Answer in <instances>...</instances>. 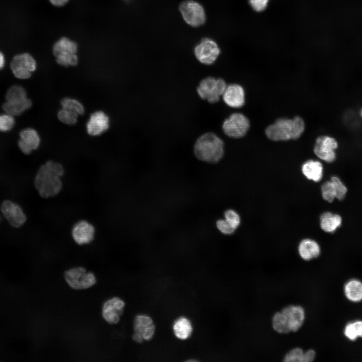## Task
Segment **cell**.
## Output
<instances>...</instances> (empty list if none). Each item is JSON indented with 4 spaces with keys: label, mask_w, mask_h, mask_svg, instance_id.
<instances>
[{
    "label": "cell",
    "mask_w": 362,
    "mask_h": 362,
    "mask_svg": "<svg viewBox=\"0 0 362 362\" xmlns=\"http://www.w3.org/2000/svg\"><path fill=\"white\" fill-rule=\"evenodd\" d=\"M62 165L52 160L46 161L38 168L34 178V186L39 195L48 199L58 195L62 188Z\"/></svg>",
    "instance_id": "obj_1"
},
{
    "label": "cell",
    "mask_w": 362,
    "mask_h": 362,
    "mask_svg": "<svg viewBox=\"0 0 362 362\" xmlns=\"http://www.w3.org/2000/svg\"><path fill=\"white\" fill-rule=\"evenodd\" d=\"M194 154L200 160L217 163L223 156L224 142L215 133L207 132L196 140L194 146Z\"/></svg>",
    "instance_id": "obj_2"
},
{
    "label": "cell",
    "mask_w": 362,
    "mask_h": 362,
    "mask_svg": "<svg viewBox=\"0 0 362 362\" xmlns=\"http://www.w3.org/2000/svg\"><path fill=\"white\" fill-rule=\"evenodd\" d=\"M304 129V122L299 116L292 119L280 118L266 128L265 134L273 141H286L299 138Z\"/></svg>",
    "instance_id": "obj_3"
},
{
    "label": "cell",
    "mask_w": 362,
    "mask_h": 362,
    "mask_svg": "<svg viewBox=\"0 0 362 362\" xmlns=\"http://www.w3.org/2000/svg\"><path fill=\"white\" fill-rule=\"evenodd\" d=\"M5 99L3 109L6 113L14 116L21 115L32 105L25 89L20 85L11 86L6 93Z\"/></svg>",
    "instance_id": "obj_4"
},
{
    "label": "cell",
    "mask_w": 362,
    "mask_h": 362,
    "mask_svg": "<svg viewBox=\"0 0 362 362\" xmlns=\"http://www.w3.org/2000/svg\"><path fill=\"white\" fill-rule=\"evenodd\" d=\"M77 42L70 38L63 36L53 44L52 53L56 62L63 66H74L78 62Z\"/></svg>",
    "instance_id": "obj_5"
},
{
    "label": "cell",
    "mask_w": 362,
    "mask_h": 362,
    "mask_svg": "<svg viewBox=\"0 0 362 362\" xmlns=\"http://www.w3.org/2000/svg\"><path fill=\"white\" fill-rule=\"evenodd\" d=\"M64 279L67 285L72 289L83 290L96 285L97 280L95 274L83 266H74L64 273Z\"/></svg>",
    "instance_id": "obj_6"
},
{
    "label": "cell",
    "mask_w": 362,
    "mask_h": 362,
    "mask_svg": "<svg viewBox=\"0 0 362 362\" xmlns=\"http://www.w3.org/2000/svg\"><path fill=\"white\" fill-rule=\"evenodd\" d=\"M0 214L9 225L14 229L22 227L27 222V216L17 202L6 199L0 204Z\"/></svg>",
    "instance_id": "obj_7"
},
{
    "label": "cell",
    "mask_w": 362,
    "mask_h": 362,
    "mask_svg": "<svg viewBox=\"0 0 362 362\" xmlns=\"http://www.w3.org/2000/svg\"><path fill=\"white\" fill-rule=\"evenodd\" d=\"M226 86L223 79L208 76L200 81L197 90L201 99L210 103H215L220 100Z\"/></svg>",
    "instance_id": "obj_8"
},
{
    "label": "cell",
    "mask_w": 362,
    "mask_h": 362,
    "mask_svg": "<svg viewBox=\"0 0 362 362\" xmlns=\"http://www.w3.org/2000/svg\"><path fill=\"white\" fill-rule=\"evenodd\" d=\"M179 10L184 20L189 25L198 27L205 24V11L199 3L193 0L184 1L180 4Z\"/></svg>",
    "instance_id": "obj_9"
},
{
    "label": "cell",
    "mask_w": 362,
    "mask_h": 362,
    "mask_svg": "<svg viewBox=\"0 0 362 362\" xmlns=\"http://www.w3.org/2000/svg\"><path fill=\"white\" fill-rule=\"evenodd\" d=\"M10 67L14 75L21 79L29 78L37 68V62L29 53L17 54L12 59Z\"/></svg>",
    "instance_id": "obj_10"
},
{
    "label": "cell",
    "mask_w": 362,
    "mask_h": 362,
    "mask_svg": "<svg viewBox=\"0 0 362 362\" xmlns=\"http://www.w3.org/2000/svg\"><path fill=\"white\" fill-rule=\"evenodd\" d=\"M249 126V120L245 116L241 113H235L224 121L222 129L227 136L239 138L245 135Z\"/></svg>",
    "instance_id": "obj_11"
},
{
    "label": "cell",
    "mask_w": 362,
    "mask_h": 362,
    "mask_svg": "<svg viewBox=\"0 0 362 362\" xmlns=\"http://www.w3.org/2000/svg\"><path fill=\"white\" fill-rule=\"evenodd\" d=\"M220 52V47L216 42L208 38L202 39L194 48V54L197 59L206 65L213 64Z\"/></svg>",
    "instance_id": "obj_12"
},
{
    "label": "cell",
    "mask_w": 362,
    "mask_h": 362,
    "mask_svg": "<svg viewBox=\"0 0 362 362\" xmlns=\"http://www.w3.org/2000/svg\"><path fill=\"white\" fill-rule=\"evenodd\" d=\"M338 146V142L334 137L322 135L318 137L316 140L314 152L321 160L331 163L336 159V150Z\"/></svg>",
    "instance_id": "obj_13"
},
{
    "label": "cell",
    "mask_w": 362,
    "mask_h": 362,
    "mask_svg": "<svg viewBox=\"0 0 362 362\" xmlns=\"http://www.w3.org/2000/svg\"><path fill=\"white\" fill-rule=\"evenodd\" d=\"M125 307V302L120 297L114 296L110 298L102 304V316L107 323L116 325L120 321Z\"/></svg>",
    "instance_id": "obj_14"
},
{
    "label": "cell",
    "mask_w": 362,
    "mask_h": 362,
    "mask_svg": "<svg viewBox=\"0 0 362 362\" xmlns=\"http://www.w3.org/2000/svg\"><path fill=\"white\" fill-rule=\"evenodd\" d=\"M40 142V136L33 128H25L19 133L18 145L21 151L25 154L29 155L36 150L39 147Z\"/></svg>",
    "instance_id": "obj_15"
},
{
    "label": "cell",
    "mask_w": 362,
    "mask_h": 362,
    "mask_svg": "<svg viewBox=\"0 0 362 362\" xmlns=\"http://www.w3.org/2000/svg\"><path fill=\"white\" fill-rule=\"evenodd\" d=\"M281 311L285 315L291 332H296L302 327L306 318L305 311L302 306L290 305L283 308Z\"/></svg>",
    "instance_id": "obj_16"
},
{
    "label": "cell",
    "mask_w": 362,
    "mask_h": 362,
    "mask_svg": "<svg viewBox=\"0 0 362 362\" xmlns=\"http://www.w3.org/2000/svg\"><path fill=\"white\" fill-rule=\"evenodd\" d=\"M95 228L88 222L81 220L72 227L71 235L74 242L79 245L87 244L92 242L95 237Z\"/></svg>",
    "instance_id": "obj_17"
},
{
    "label": "cell",
    "mask_w": 362,
    "mask_h": 362,
    "mask_svg": "<svg viewBox=\"0 0 362 362\" xmlns=\"http://www.w3.org/2000/svg\"><path fill=\"white\" fill-rule=\"evenodd\" d=\"M109 122L108 116L104 112H95L92 114L86 124L87 132L93 136L100 135L108 129Z\"/></svg>",
    "instance_id": "obj_18"
},
{
    "label": "cell",
    "mask_w": 362,
    "mask_h": 362,
    "mask_svg": "<svg viewBox=\"0 0 362 362\" xmlns=\"http://www.w3.org/2000/svg\"><path fill=\"white\" fill-rule=\"evenodd\" d=\"M134 332L140 335L144 340L148 341L153 338L155 326L152 319L147 315L138 314L133 322Z\"/></svg>",
    "instance_id": "obj_19"
},
{
    "label": "cell",
    "mask_w": 362,
    "mask_h": 362,
    "mask_svg": "<svg viewBox=\"0 0 362 362\" xmlns=\"http://www.w3.org/2000/svg\"><path fill=\"white\" fill-rule=\"evenodd\" d=\"M223 100L229 107L239 108L245 103V93L243 87L238 84L227 85L222 95Z\"/></svg>",
    "instance_id": "obj_20"
},
{
    "label": "cell",
    "mask_w": 362,
    "mask_h": 362,
    "mask_svg": "<svg viewBox=\"0 0 362 362\" xmlns=\"http://www.w3.org/2000/svg\"><path fill=\"white\" fill-rule=\"evenodd\" d=\"M300 256L304 260L309 261L317 257L320 254V247L315 241L310 239L302 240L298 246Z\"/></svg>",
    "instance_id": "obj_21"
},
{
    "label": "cell",
    "mask_w": 362,
    "mask_h": 362,
    "mask_svg": "<svg viewBox=\"0 0 362 362\" xmlns=\"http://www.w3.org/2000/svg\"><path fill=\"white\" fill-rule=\"evenodd\" d=\"M302 171L306 178L314 182H319L322 178L323 166L320 161L314 160L306 161L302 165Z\"/></svg>",
    "instance_id": "obj_22"
},
{
    "label": "cell",
    "mask_w": 362,
    "mask_h": 362,
    "mask_svg": "<svg viewBox=\"0 0 362 362\" xmlns=\"http://www.w3.org/2000/svg\"><path fill=\"white\" fill-rule=\"evenodd\" d=\"M342 223V219L338 214L330 212L323 213L320 218V225L321 229L326 232L333 233Z\"/></svg>",
    "instance_id": "obj_23"
},
{
    "label": "cell",
    "mask_w": 362,
    "mask_h": 362,
    "mask_svg": "<svg viewBox=\"0 0 362 362\" xmlns=\"http://www.w3.org/2000/svg\"><path fill=\"white\" fill-rule=\"evenodd\" d=\"M193 326L191 321L185 317L177 319L173 325V331L175 336L181 340L188 338L192 333Z\"/></svg>",
    "instance_id": "obj_24"
},
{
    "label": "cell",
    "mask_w": 362,
    "mask_h": 362,
    "mask_svg": "<svg viewBox=\"0 0 362 362\" xmlns=\"http://www.w3.org/2000/svg\"><path fill=\"white\" fill-rule=\"evenodd\" d=\"M346 298L352 302H359L362 300V283L356 280L347 282L344 287Z\"/></svg>",
    "instance_id": "obj_25"
},
{
    "label": "cell",
    "mask_w": 362,
    "mask_h": 362,
    "mask_svg": "<svg viewBox=\"0 0 362 362\" xmlns=\"http://www.w3.org/2000/svg\"><path fill=\"white\" fill-rule=\"evenodd\" d=\"M273 329L280 334H287L291 332L288 323L283 313L281 311L275 313L272 319Z\"/></svg>",
    "instance_id": "obj_26"
},
{
    "label": "cell",
    "mask_w": 362,
    "mask_h": 362,
    "mask_svg": "<svg viewBox=\"0 0 362 362\" xmlns=\"http://www.w3.org/2000/svg\"><path fill=\"white\" fill-rule=\"evenodd\" d=\"M60 104L62 108L70 110L79 115H82L84 112V108L83 105L75 99L65 98L61 101Z\"/></svg>",
    "instance_id": "obj_27"
},
{
    "label": "cell",
    "mask_w": 362,
    "mask_h": 362,
    "mask_svg": "<svg viewBox=\"0 0 362 362\" xmlns=\"http://www.w3.org/2000/svg\"><path fill=\"white\" fill-rule=\"evenodd\" d=\"M79 115L70 110L61 108L57 113L58 119L62 123L69 125L75 124Z\"/></svg>",
    "instance_id": "obj_28"
},
{
    "label": "cell",
    "mask_w": 362,
    "mask_h": 362,
    "mask_svg": "<svg viewBox=\"0 0 362 362\" xmlns=\"http://www.w3.org/2000/svg\"><path fill=\"white\" fill-rule=\"evenodd\" d=\"M321 193L324 200L329 203L336 199L335 190L331 180L327 181L322 185Z\"/></svg>",
    "instance_id": "obj_29"
},
{
    "label": "cell",
    "mask_w": 362,
    "mask_h": 362,
    "mask_svg": "<svg viewBox=\"0 0 362 362\" xmlns=\"http://www.w3.org/2000/svg\"><path fill=\"white\" fill-rule=\"evenodd\" d=\"M15 124L14 116L7 113L0 114V132L11 130Z\"/></svg>",
    "instance_id": "obj_30"
},
{
    "label": "cell",
    "mask_w": 362,
    "mask_h": 362,
    "mask_svg": "<svg viewBox=\"0 0 362 362\" xmlns=\"http://www.w3.org/2000/svg\"><path fill=\"white\" fill-rule=\"evenodd\" d=\"M304 351L300 347H296L290 349L284 356L286 362H303Z\"/></svg>",
    "instance_id": "obj_31"
},
{
    "label": "cell",
    "mask_w": 362,
    "mask_h": 362,
    "mask_svg": "<svg viewBox=\"0 0 362 362\" xmlns=\"http://www.w3.org/2000/svg\"><path fill=\"white\" fill-rule=\"evenodd\" d=\"M330 180L334 185L336 194V199L339 200H343L346 194L347 188L341 179L336 176H332Z\"/></svg>",
    "instance_id": "obj_32"
},
{
    "label": "cell",
    "mask_w": 362,
    "mask_h": 362,
    "mask_svg": "<svg viewBox=\"0 0 362 362\" xmlns=\"http://www.w3.org/2000/svg\"><path fill=\"white\" fill-rule=\"evenodd\" d=\"M225 220L235 230L238 227L240 222V218L238 213L233 210L229 209L224 213Z\"/></svg>",
    "instance_id": "obj_33"
},
{
    "label": "cell",
    "mask_w": 362,
    "mask_h": 362,
    "mask_svg": "<svg viewBox=\"0 0 362 362\" xmlns=\"http://www.w3.org/2000/svg\"><path fill=\"white\" fill-rule=\"evenodd\" d=\"M249 4L253 11L261 12L264 11L268 5L269 0H248Z\"/></svg>",
    "instance_id": "obj_34"
},
{
    "label": "cell",
    "mask_w": 362,
    "mask_h": 362,
    "mask_svg": "<svg viewBox=\"0 0 362 362\" xmlns=\"http://www.w3.org/2000/svg\"><path fill=\"white\" fill-rule=\"evenodd\" d=\"M216 226L221 232L226 235L232 234L235 230L225 219L218 220L216 222Z\"/></svg>",
    "instance_id": "obj_35"
},
{
    "label": "cell",
    "mask_w": 362,
    "mask_h": 362,
    "mask_svg": "<svg viewBox=\"0 0 362 362\" xmlns=\"http://www.w3.org/2000/svg\"><path fill=\"white\" fill-rule=\"evenodd\" d=\"M344 333L345 336L351 340H354L358 337L353 323H348L346 325Z\"/></svg>",
    "instance_id": "obj_36"
},
{
    "label": "cell",
    "mask_w": 362,
    "mask_h": 362,
    "mask_svg": "<svg viewBox=\"0 0 362 362\" xmlns=\"http://www.w3.org/2000/svg\"><path fill=\"white\" fill-rule=\"evenodd\" d=\"M315 357V351L313 349H309L304 352L303 362H312Z\"/></svg>",
    "instance_id": "obj_37"
},
{
    "label": "cell",
    "mask_w": 362,
    "mask_h": 362,
    "mask_svg": "<svg viewBox=\"0 0 362 362\" xmlns=\"http://www.w3.org/2000/svg\"><path fill=\"white\" fill-rule=\"evenodd\" d=\"M54 7L61 8L67 4L70 0H48Z\"/></svg>",
    "instance_id": "obj_38"
},
{
    "label": "cell",
    "mask_w": 362,
    "mask_h": 362,
    "mask_svg": "<svg viewBox=\"0 0 362 362\" xmlns=\"http://www.w3.org/2000/svg\"><path fill=\"white\" fill-rule=\"evenodd\" d=\"M353 324L358 337H362V321H357Z\"/></svg>",
    "instance_id": "obj_39"
},
{
    "label": "cell",
    "mask_w": 362,
    "mask_h": 362,
    "mask_svg": "<svg viewBox=\"0 0 362 362\" xmlns=\"http://www.w3.org/2000/svg\"><path fill=\"white\" fill-rule=\"evenodd\" d=\"M132 338L134 342L139 344L142 343L144 341L142 337L140 335L135 332H133L132 335Z\"/></svg>",
    "instance_id": "obj_40"
},
{
    "label": "cell",
    "mask_w": 362,
    "mask_h": 362,
    "mask_svg": "<svg viewBox=\"0 0 362 362\" xmlns=\"http://www.w3.org/2000/svg\"><path fill=\"white\" fill-rule=\"evenodd\" d=\"M6 60L4 54L0 51V70L4 68L5 65Z\"/></svg>",
    "instance_id": "obj_41"
},
{
    "label": "cell",
    "mask_w": 362,
    "mask_h": 362,
    "mask_svg": "<svg viewBox=\"0 0 362 362\" xmlns=\"http://www.w3.org/2000/svg\"><path fill=\"white\" fill-rule=\"evenodd\" d=\"M359 115L360 118L362 119V107L360 108L359 111Z\"/></svg>",
    "instance_id": "obj_42"
},
{
    "label": "cell",
    "mask_w": 362,
    "mask_h": 362,
    "mask_svg": "<svg viewBox=\"0 0 362 362\" xmlns=\"http://www.w3.org/2000/svg\"><path fill=\"white\" fill-rule=\"evenodd\" d=\"M2 220H3V217H2V216L0 214V223L2 222Z\"/></svg>",
    "instance_id": "obj_43"
}]
</instances>
